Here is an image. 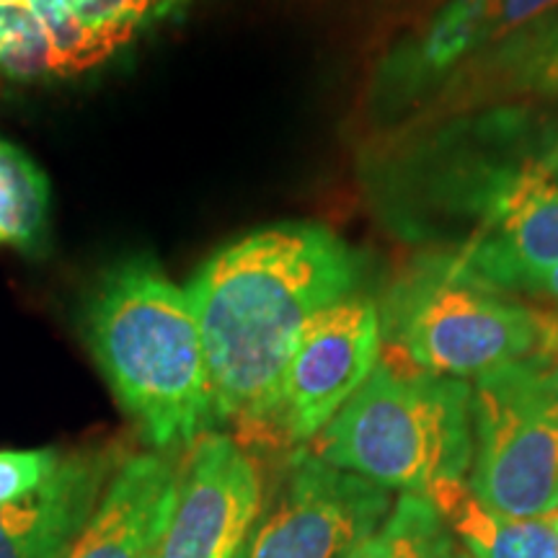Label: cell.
<instances>
[{"label": "cell", "mask_w": 558, "mask_h": 558, "mask_svg": "<svg viewBox=\"0 0 558 558\" xmlns=\"http://www.w3.org/2000/svg\"><path fill=\"white\" fill-rule=\"evenodd\" d=\"M471 481L509 518H558V357L538 352L478 375L471 388Z\"/></svg>", "instance_id": "5"}, {"label": "cell", "mask_w": 558, "mask_h": 558, "mask_svg": "<svg viewBox=\"0 0 558 558\" xmlns=\"http://www.w3.org/2000/svg\"><path fill=\"white\" fill-rule=\"evenodd\" d=\"M541 166H543V169H546L548 173L558 169V140L554 143V148H550V150L546 153V156L541 158Z\"/></svg>", "instance_id": "23"}, {"label": "cell", "mask_w": 558, "mask_h": 558, "mask_svg": "<svg viewBox=\"0 0 558 558\" xmlns=\"http://www.w3.org/2000/svg\"><path fill=\"white\" fill-rule=\"evenodd\" d=\"M380 329L393 360L458 380L548 352L543 313L488 288L456 254L411 264L388 290Z\"/></svg>", "instance_id": "4"}, {"label": "cell", "mask_w": 558, "mask_h": 558, "mask_svg": "<svg viewBox=\"0 0 558 558\" xmlns=\"http://www.w3.org/2000/svg\"><path fill=\"white\" fill-rule=\"evenodd\" d=\"M546 318V349L548 352H558V316H543Z\"/></svg>", "instance_id": "22"}, {"label": "cell", "mask_w": 558, "mask_h": 558, "mask_svg": "<svg viewBox=\"0 0 558 558\" xmlns=\"http://www.w3.org/2000/svg\"><path fill=\"white\" fill-rule=\"evenodd\" d=\"M360 259L337 233L279 222L209 256L192 277L215 418L271 437L282 380L305 326L357 288Z\"/></svg>", "instance_id": "1"}, {"label": "cell", "mask_w": 558, "mask_h": 558, "mask_svg": "<svg viewBox=\"0 0 558 558\" xmlns=\"http://www.w3.org/2000/svg\"><path fill=\"white\" fill-rule=\"evenodd\" d=\"M530 78H533L535 88L558 90V39L543 52V58H538V65L533 68Z\"/></svg>", "instance_id": "19"}, {"label": "cell", "mask_w": 558, "mask_h": 558, "mask_svg": "<svg viewBox=\"0 0 558 558\" xmlns=\"http://www.w3.org/2000/svg\"><path fill=\"white\" fill-rule=\"evenodd\" d=\"M60 450H0V505L24 499L39 492L62 465Z\"/></svg>", "instance_id": "17"}, {"label": "cell", "mask_w": 558, "mask_h": 558, "mask_svg": "<svg viewBox=\"0 0 558 558\" xmlns=\"http://www.w3.org/2000/svg\"><path fill=\"white\" fill-rule=\"evenodd\" d=\"M473 277L499 292H522L558 267V181L525 163L499 192L473 239L458 251Z\"/></svg>", "instance_id": "10"}, {"label": "cell", "mask_w": 558, "mask_h": 558, "mask_svg": "<svg viewBox=\"0 0 558 558\" xmlns=\"http://www.w3.org/2000/svg\"><path fill=\"white\" fill-rule=\"evenodd\" d=\"M550 173H554V179L558 181V169H556V171H550Z\"/></svg>", "instance_id": "25"}, {"label": "cell", "mask_w": 558, "mask_h": 558, "mask_svg": "<svg viewBox=\"0 0 558 558\" xmlns=\"http://www.w3.org/2000/svg\"><path fill=\"white\" fill-rule=\"evenodd\" d=\"M177 488L179 471L160 452L122 460L65 558H158Z\"/></svg>", "instance_id": "11"}, {"label": "cell", "mask_w": 558, "mask_h": 558, "mask_svg": "<svg viewBox=\"0 0 558 558\" xmlns=\"http://www.w3.org/2000/svg\"><path fill=\"white\" fill-rule=\"evenodd\" d=\"M445 530L448 527L427 497L401 494L386 522L344 558H422Z\"/></svg>", "instance_id": "15"}, {"label": "cell", "mask_w": 558, "mask_h": 558, "mask_svg": "<svg viewBox=\"0 0 558 558\" xmlns=\"http://www.w3.org/2000/svg\"><path fill=\"white\" fill-rule=\"evenodd\" d=\"M522 292H530V295H541L550 300V303L558 305V267L543 271L541 277H535L533 282L527 284Z\"/></svg>", "instance_id": "20"}, {"label": "cell", "mask_w": 558, "mask_h": 558, "mask_svg": "<svg viewBox=\"0 0 558 558\" xmlns=\"http://www.w3.org/2000/svg\"><path fill=\"white\" fill-rule=\"evenodd\" d=\"M422 558H471L463 548L456 546V541L450 538V530H445L439 538L427 548V554Z\"/></svg>", "instance_id": "21"}, {"label": "cell", "mask_w": 558, "mask_h": 558, "mask_svg": "<svg viewBox=\"0 0 558 558\" xmlns=\"http://www.w3.org/2000/svg\"><path fill=\"white\" fill-rule=\"evenodd\" d=\"M484 37H488V34L481 13L473 9L469 0H450L432 21L424 37L416 41L414 52L407 62V73H439V70L450 68L460 54L476 47Z\"/></svg>", "instance_id": "16"}, {"label": "cell", "mask_w": 558, "mask_h": 558, "mask_svg": "<svg viewBox=\"0 0 558 558\" xmlns=\"http://www.w3.org/2000/svg\"><path fill=\"white\" fill-rule=\"evenodd\" d=\"M311 442L313 456L329 465L388 492L427 497L471 471V386L380 357Z\"/></svg>", "instance_id": "3"}, {"label": "cell", "mask_w": 558, "mask_h": 558, "mask_svg": "<svg viewBox=\"0 0 558 558\" xmlns=\"http://www.w3.org/2000/svg\"><path fill=\"white\" fill-rule=\"evenodd\" d=\"M427 499L471 558H558V518L494 512L481 505L465 478L445 481Z\"/></svg>", "instance_id": "13"}, {"label": "cell", "mask_w": 558, "mask_h": 558, "mask_svg": "<svg viewBox=\"0 0 558 558\" xmlns=\"http://www.w3.org/2000/svg\"><path fill=\"white\" fill-rule=\"evenodd\" d=\"M556 0H497L494 9L488 11V21H486L488 34L514 29V26L535 19L538 13L550 9Z\"/></svg>", "instance_id": "18"}, {"label": "cell", "mask_w": 558, "mask_h": 558, "mask_svg": "<svg viewBox=\"0 0 558 558\" xmlns=\"http://www.w3.org/2000/svg\"><path fill=\"white\" fill-rule=\"evenodd\" d=\"M83 337L124 414L156 452L192 448L218 424L190 292L153 262H122L101 277Z\"/></svg>", "instance_id": "2"}, {"label": "cell", "mask_w": 558, "mask_h": 558, "mask_svg": "<svg viewBox=\"0 0 558 558\" xmlns=\"http://www.w3.org/2000/svg\"><path fill=\"white\" fill-rule=\"evenodd\" d=\"M393 505L388 488L298 450L239 558H344Z\"/></svg>", "instance_id": "7"}, {"label": "cell", "mask_w": 558, "mask_h": 558, "mask_svg": "<svg viewBox=\"0 0 558 558\" xmlns=\"http://www.w3.org/2000/svg\"><path fill=\"white\" fill-rule=\"evenodd\" d=\"M194 0H0V83L50 86L99 73Z\"/></svg>", "instance_id": "6"}, {"label": "cell", "mask_w": 558, "mask_h": 558, "mask_svg": "<svg viewBox=\"0 0 558 558\" xmlns=\"http://www.w3.org/2000/svg\"><path fill=\"white\" fill-rule=\"evenodd\" d=\"M383 357L380 308L349 295L305 326L288 365L271 435L311 442L352 399Z\"/></svg>", "instance_id": "8"}, {"label": "cell", "mask_w": 558, "mask_h": 558, "mask_svg": "<svg viewBox=\"0 0 558 558\" xmlns=\"http://www.w3.org/2000/svg\"><path fill=\"white\" fill-rule=\"evenodd\" d=\"M114 471L104 452H75L39 492L0 505V558H65Z\"/></svg>", "instance_id": "12"}, {"label": "cell", "mask_w": 558, "mask_h": 558, "mask_svg": "<svg viewBox=\"0 0 558 558\" xmlns=\"http://www.w3.org/2000/svg\"><path fill=\"white\" fill-rule=\"evenodd\" d=\"M469 3L473 5V9H476V11L481 13V19H484V26H486V21H488V11L494 9V3H497V0H469ZM486 34H488V26H486Z\"/></svg>", "instance_id": "24"}, {"label": "cell", "mask_w": 558, "mask_h": 558, "mask_svg": "<svg viewBox=\"0 0 558 558\" xmlns=\"http://www.w3.org/2000/svg\"><path fill=\"white\" fill-rule=\"evenodd\" d=\"M262 476L239 439L207 432L179 471L158 558H239L262 512Z\"/></svg>", "instance_id": "9"}, {"label": "cell", "mask_w": 558, "mask_h": 558, "mask_svg": "<svg viewBox=\"0 0 558 558\" xmlns=\"http://www.w3.org/2000/svg\"><path fill=\"white\" fill-rule=\"evenodd\" d=\"M50 226V181L16 145L0 140V246L37 248Z\"/></svg>", "instance_id": "14"}]
</instances>
